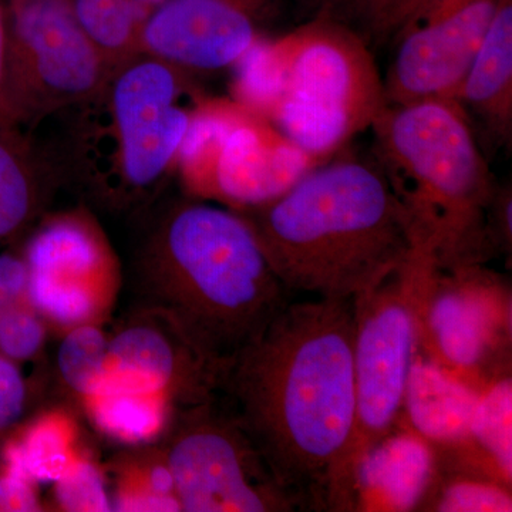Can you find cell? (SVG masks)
Masks as SVG:
<instances>
[{
    "label": "cell",
    "instance_id": "cell-2",
    "mask_svg": "<svg viewBox=\"0 0 512 512\" xmlns=\"http://www.w3.org/2000/svg\"><path fill=\"white\" fill-rule=\"evenodd\" d=\"M136 217L143 225L123 268L128 308L165 320L218 387L292 293L231 208L188 197Z\"/></svg>",
    "mask_w": 512,
    "mask_h": 512
},
{
    "label": "cell",
    "instance_id": "cell-12",
    "mask_svg": "<svg viewBox=\"0 0 512 512\" xmlns=\"http://www.w3.org/2000/svg\"><path fill=\"white\" fill-rule=\"evenodd\" d=\"M505 0H423L397 30L387 104L454 100Z\"/></svg>",
    "mask_w": 512,
    "mask_h": 512
},
{
    "label": "cell",
    "instance_id": "cell-13",
    "mask_svg": "<svg viewBox=\"0 0 512 512\" xmlns=\"http://www.w3.org/2000/svg\"><path fill=\"white\" fill-rule=\"evenodd\" d=\"M107 382L171 410L202 402L217 384L165 320L128 308L109 332Z\"/></svg>",
    "mask_w": 512,
    "mask_h": 512
},
{
    "label": "cell",
    "instance_id": "cell-20",
    "mask_svg": "<svg viewBox=\"0 0 512 512\" xmlns=\"http://www.w3.org/2000/svg\"><path fill=\"white\" fill-rule=\"evenodd\" d=\"M55 365L47 370L49 400L82 414L109 369V332L103 325H82L59 336Z\"/></svg>",
    "mask_w": 512,
    "mask_h": 512
},
{
    "label": "cell",
    "instance_id": "cell-14",
    "mask_svg": "<svg viewBox=\"0 0 512 512\" xmlns=\"http://www.w3.org/2000/svg\"><path fill=\"white\" fill-rule=\"evenodd\" d=\"M484 265L431 272L421 326L450 365L473 369L500 345L510 329V302Z\"/></svg>",
    "mask_w": 512,
    "mask_h": 512
},
{
    "label": "cell",
    "instance_id": "cell-4",
    "mask_svg": "<svg viewBox=\"0 0 512 512\" xmlns=\"http://www.w3.org/2000/svg\"><path fill=\"white\" fill-rule=\"evenodd\" d=\"M370 131L376 165L409 220L417 252L439 271L495 255L488 211L497 181L456 100L387 104Z\"/></svg>",
    "mask_w": 512,
    "mask_h": 512
},
{
    "label": "cell",
    "instance_id": "cell-9",
    "mask_svg": "<svg viewBox=\"0 0 512 512\" xmlns=\"http://www.w3.org/2000/svg\"><path fill=\"white\" fill-rule=\"evenodd\" d=\"M156 443L181 511L296 510L218 393L175 409Z\"/></svg>",
    "mask_w": 512,
    "mask_h": 512
},
{
    "label": "cell",
    "instance_id": "cell-31",
    "mask_svg": "<svg viewBox=\"0 0 512 512\" xmlns=\"http://www.w3.org/2000/svg\"><path fill=\"white\" fill-rule=\"evenodd\" d=\"M29 288V268L22 248L0 252V312L29 303Z\"/></svg>",
    "mask_w": 512,
    "mask_h": 512
},
{
    "label": "cell",
    "instance_id": "cell-32",
    "mask_svg": "<svg viewBox=\"0 0 512 512\" xmlns=\"http://www.w3.org/2000/svg\"><path fill=\"white\" fill-rule=\"evenodd\" d=\"M488 231L495 254H511L512 192L511 185H498L488 211Z\"/></svg>",
    "mask_w": 512,
    "mask_h": 512
},
{
    "label": "cell",
    "instance_id": "cell-3",
    "mask_svg": "<svg viewBox=\"0 0 512 512\" xmlns=\"http://www.w3.org/2000/svg\"><path fill=\"white\" fill-rule=\"evenodd\" d=\"M237 212L291 293L357 298L417 254L389 181L356 158L333 157L275 200Z\"/></svg>",
    "mask_w": 512,
    "mask_h": 512
},
{
    "label": "cell",
    "instance_id": "cell-26",
    "mask_svg": "<svg viewBox=\"0 0 512 512\" xmlns=\"http://www.w3.org/2000/svg\"><path fill=\"white\" fill-rule=\"evenodd\" d=\"M47 363L26 377L22 366L0 357V448L37 407L49 400Z\"/></svg>",
    "mask_w": 512,
    "mask_h": 512
},
{
    "label": "cell",
    "instance_id": "cell-6",
    "mask_svg": "<svg viewBox=\"0 0 512 512\" xmlns=\"http://www.w3.org/2000/svg\"><path fill=\"white\" fill-rule=\"evenodd\" d=\"M198 97L187 72L156 57L117 66L79 106L73 167L87 200L114 214L153 207L175 173Z\"/></svg>",
    "mask_w": 512,
    "mask_h": 512
},
{
    "label": "cell",
    "instance_id": "cell-23",
    "mask_svg": "<svg viewBox=\"0 0 512 512\" xmlns=\"http://www.w3.org/2000/svg\"><path fill=\"white\" fill-rule=\"evenodd\" d=\"M163 403L104 380L83 409L87 419L103 436L124 444L153 443L170 419Z\"/></svg>",
    "mask_w": 512,
    "mask_h": 512
},
{
    "label": "cell",
    "instance_id": "cell-35",
    "mask_svg": "<svg viewBox=\"0 0 512 512\" xmlns=\"http://www.w3.org/2000/svg\"><path fill=\"white\" fill-rule=\"evenodd\" d=\"M353 3L357 6V8L360 9V12H365V9L367 6H369V3L372 2V0H352Z\"/></svg>",
    "mask_w": 512,
    "mask_h": 512
},
{
    "label": "cell",
    "instance_id": "cell-37",
    "mask_svg": "<svg viewBox=\"0 0 512 512\" xmlns=\"http://www.w3.org/2000/svg\"><path fill=\"white\" fill-rule=\"evenodd\" d=\"M323 2H329V0H323Z\"/></svg>",
    "mask_w": 512,
    "mask_h": 512
},
{
    "label": "cell",
    "instance_id": "cell-22",
    "mask_svg": "<svg viewBox=\"0 0 512 512\" xmlns=\"http://www.w3.org/2000/svg\"><path fill=\"white\" fill-rule=\"evenodd\" d=\"M430 457L426 448L412 437H387L373 448L357 471L356 491H376L394 510L417 504L429 483Z\"/></svg>",
    "mask_w": 512,
    "mask_h": 512
},
{
    "label": "cell",
    "instance_id": "cell-7",
    "mask_svg": "<svg viewBox=\"0 0 512 512\" xmlns=\"http://www.w3.org/2000/svg\"><path fill=\"white\" fill-rule=\"evenodd\" d=\"M323 163L231 97L200 96L175 173L188 197L242 211L275 200Z\"/></svg>",
    "mask_w": 512,
    "mask_h": 512
},
{
    "label": "cell",
    "instance_id": "cell-25",
    "mask_svg": "<svg viewBox=\"0 0 512 512\" xmlns=\"http://www.w3.org/2000/svg\"><path fill=\"white\" fill-rule=\"evenodd\" d=\"M511 379L493 384L480 396L471 421V436L490 454L501 473L511 481Z\"/></svg>",
    "mask_w": 512,
    "mask_h": 512
},
{
    "label": "cell",
    "instance_id": "cell-36",
    "mask_svg": "<svg viewBox=\"0 0 512 512\" xmlns=\"http://www.w3.org/2000/svg\"><path fill=\"white\" fill-rule=\"evenodd\" d=\"M18 2H28V0H13V3H18Z\"/></svg>",
    "mask_w": 512,
    "mask_h": 512
},
{
    "label": "cell",
    "instance_id": "cell-11",
    "mask_svg": "<svg viewBox=\"0 0 512 512\" xmlns=\"http://www.w3.org/2000/svg\"><path fill=\"white\" fill-rule=\"evenodd\" d=\"M74 18L70 0L13 3L9 15V92L13 121L82 106L113 73Z\"/></svg>",
    "mask_w": 512,
    "mask_h": 512
},
{
    "label": "cell",
    "instance_id": "cell-21",
    "mask_svg": "<svg viewBox=\"0 0 512 512\" xmlns=\"http://www.w3.org/2000/svg\"><path fill=\"white\" fill-rule=\"evenodd\" d=\"M103 470L113 483V511H181L170 468L156 441L126 446Z\"/></svg>",
    "mask_w": 512,
    "mask_h": 512
},
{
    "label": "cell",
    "instance_id": "cell-33",
    "mask_svg": "<svg viewBox=\"0 0 512 512\" xmlns=\"http://www.w3.org/2000/svg\"><path fill=\"white\" fill-rule=\"evenodd\" d=\"M0 127L18 128L13 121L9 92V16L0 3Z\"/></svg>",
    "mask_w": 512,
    "mask_h": 512
},
{
    "label": "cell",
    "instance_id": "cell-29",
    "mask_svg": "<svg viewBox=\"0 0 512 512\" xmlns=\"http://www.w3.org/2000/svg\"><path fill=\"white\" fill-rule=\"evenodd\" d=\"M510 494L491 484L464 481L450 485L441 495L436 510L439 511H511Z\"/></svg>",
    "mask_w": 512,
    "mask_h": 512
},
{
    "label": "cell",
    "instance_id": "cell-24",
    "mask_svg": "<svg viewBox=\"0 0 512 512\" xmlns=\"http://www.w3.org/2000/svg\"><path fill=\"white\" fill-rule=\"evenodd\" d=\"M70 5L80 28L114 69L141 55V30L150 12L134 0H70Z\"/></svg>",
    "mask_w": 512,
    "mask_h": 512
},
{
    "label": "cell",
    "instance_id": "cell-34",
    "mask_svg": "<svg viewBox=\"0 0 512 512\" xmlns=\"http://www.w3.org/2000/svg\"><path fill=\"white\" fill-rule=\"evenodd\" d=\"M134 2H136L137 5H140L141 8L151 12V10L158 8L160 5H163L165 0H134Z\"/></svg>",
    "mask_w": 512,
    "mask_h": 512
},
{
    "label": "cell",
    "instance_id": "cell-30",
    "mask_svg": "<svg viewBox=\"0 0 512 512\" xmlns=\"http://www.w3.org/2000/svg\"><path fill=\"white\" fill-rule=\"evenodd\" d=\"M37 483L20 468L0 457V512L46 511Z\"/></svg>",
    "mask_w": 512,
    "mask_h": 512
},
{
    "label": "cell",
    "instance_id": "cell-8",
    "mask_svg": "<svg viewBox=\"0 0 512 512\" xmlns=\"http://www.w3.org/2000/svg\"><path fill=\"white\" fill-rule=\"evenodd\" d=\"M434 268L427 256L417 252L382 284L355 298L356 420L349 468L356 483L360 464L392 436L404 410L421 336V309Z\"/></svg>",
    "mask_w": 512,
    "mask_h": 512
},
{
    "label": "cell",
    "instance_id": "cell-15",
    "mask_svg": "<svg viewBox=\"0 0 512 512\" xmlns=\"http://www.w3.org/2000/svg\"><path fill=\"white\" fill-rule=\"evenodd\" d=\"M261 37L247 9L234 0H165L141 30V55L184 72L234 67Z\"/></svg>",
    "mask_w": 512,
    "mask_h": 512
},
{
    "label": "cell",
    "instance_id": "cell-5",
    "mask_svg": "<svg viewBox=\"0 0 512 512\" xmlns=\"http://www.w3.org/2000/svg\"><path fill=\"white\" fill-rule=\"evenodd\" d=\"M234 67L231 99L322 161L370 130L387 107L370 46L332 19L259 39Z\"/></svg>",
    "mask_w": 512,
    "mask_h": 512
},
{
    "label": "cell",
    "instance_id": "cell-27",
    "mask_svg": "<svg viewBox=\"0 0 512 512\" xmlns=\"http://www.w3.org/2000/svg\"><path fill=\"white\" fill-rule=\"evenodd\" d=\"M50 335L45 319L30 302L0 312V357L15 365L45 362Z\"/></svg>",
    "mask_w": 512,
    "mask_h": 512
},
{
    "label": "cell",
    "instance_id": "cell-28",
    "mask_svg": "<svg viewBox=\"0 0 512 512\" xmlns=\"http://www.w3.org/2000/svg\"><path fill=\"white\" fill-rule=\"evenodd\" d=\"M53 505L56 511H113L103 467L84 456L79 463L53 483Z\"/></svg>",
    "mask_w": 512,
    "mask_h": 512
},
{
    "label": "cell",
    "instance_id": "cell-17",
    "mask_svg": "<svg viewBox=\"0 0 512 512\" xmlns=\"http://www.w3.org/2000/svg\"><path fill=\"white\" fill-rule=\"evenodd\" d=\"M60 177L19 128L0 127V247L25 238L49 211Z\"/></svg>",
    "mask_w": 512,
    "mask_h": 512
},
{
    "label": "cell",
    "instance_id": "cell-19",
    "mask_svg": "<svg viewBox=\"0 0 512 512\" xmlns=\"http://www.w3.org/2000/svg\"><path fill=\"white\" fill-rule=\"evenodd\" d=\"M478 399L476 392L451 379L436 363L414 360L404 409L424 437L446 443L468 439Z\"/></svg>",
    "mask_w": 512,
    "mask_h": 512
},
{
    "label": "cell",
    "instance_id": "cell-18",
    "mask_svg": "<svg viewBox=\"0 0 512 512\" xmlns=\"http://www.w3.org/2000/svg\"><path fill=\"white\" fill-rule=\"evenodd\" d=\"M80 419L67 404L47 400L6 440L0 457L18 464L37 484H53L86 456Z\"/></svg>",
    "mask_w": 512,
    "mask_h": 512
},
{
    "label": "cell",
    "instance_id": "cell-1",
    "mask_svg": "<svg viewBox=\"0 0 512 512\" xmlns=\"http://www.w3.org/2000/svg\"><path fill=\"white\" fill-rule=\"evenodd\" d=\"M355 298L289 302L217 393L296 510L352 511Z\"/></svg>",
    "mask_w": 512,
    "mask_h": 512
},
{
    "label": "cell",
    "instance_id": "cell-10",
    "mask_svg": "<svg viewBox=\"0 0 512 512\" xmlns=\"http://www.w3.org/2000/svg\"><path fill=\"white\" fill-rule=\"evenodd\" d=\"M20 248L30 302L52 335L109 322L123 291V266L89 210L47 211Z\"/></svg>",
    "mask_w": 512,
    "mask_h": 512
},
{
    "label": "cell",
    "instance_id": "cell-16",
    "mask_svg": "<svg viewBox=\"0 0 512 512\" xmlns=\"http://www.w3.org/2000/svg\"><path fill=\"white\" fill-rule=\"evenodd\" d=\"M454 100L477 117L494 146L511 150L512 0L498 10Z\"/></svg>",
    "mask_w": 512,
    "mask_h": 512
}]
</instances>
